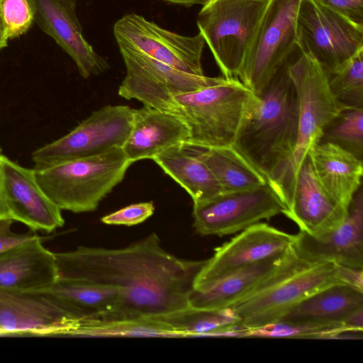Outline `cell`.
<instances>
[{"instance_id":"13","label":"cell","mask_w":363,"mask_h":363,"mask_svg":"<svg viewBox=\"0 0 363 363\" xmlns=\"http://www.w3.org/2000/svg\"><path fill=\"white\" fill-rule=\"evenodd\" d=\"M284 209L279 196L267 182L247 190L220 193L194 203L193 225L201 235L223 237L240 233L262 220H269Z\"/></svg>"},{"instance_id":"4","label":"cell","mask_w":363,"mask_h":363,"mask_svg":"<svg viewBox=\"0 0 363 363\" xmlns=\"http://www.w3.org/2000/svg\"><path fill=\"white\" fill-rule=\"evenodd\" d=\"M174 113L187 124L192 145L202 148L231 146L257 96L238 78L174 97Z\"/></svg>"},{"instance_id":"32","label":"cell","mask_w":363,"mask_h":363,"mask_svg":"<svg viewBox=\"0 0 363 363\" xmlns=\"http://www.w3.org/2000/svg\"><path fill=\"white\" fill-rule=\"evenodd\" d=\"M319 142L336 145L363 160V108L343 109L324 128Z\"/></svg>"},{"instance_id":"5","label":"cell","mask_w":363,"mask_h":363,"mask_svg":"<svg viewBox=\"0 0 363 363\" xmlns=\"http://www.w3.org/2000/svg\"><path fill=\"white\" fill-rule=\"evenodd\" d=\"M131 164L117 148L33 169L42 189L61 210L85 213L97 208Z\"/></svg>"},{"instance_id":"26","label":"cell","mask_w":363,"mask_h":363,"mask_svg":"<svg viewBox=\"0 0 363 363\" xmlns=\"http://www.w3.org/2000/svg\"><path fill=\"white\" fill-rule=\"evenodd\" d=\"M361 309H363V292L336 284L306 298L279 321L346 325V320Z\"/></svg>"},{"instance_id":"11","label":"cell","mask_w":363,"mask_h":363,"mask_svg":"<svg viewBox=\"0 0 363 363\" xmlns=\"http://www.w3.org/2000/svg\"><path fill=\"white\" fill-rule=\"evenodd\" d=\"M119 50L126 74L119 86L118 95L159 110L174 113L175 96L218 84L226 79L189 74L140 53Z\"/></svg>"},{"instance_id":"30","label":"cell","mask_w":363,"mask_h":363,"mask_svg":"<svg viewBox=\"0 0 363 363\" xmlns=\"http://www.w3.org/2000/svg\"><path fill=\"white\" fill-rule=\"evenodd\" d=\"M335 99L345 108H363V49L339 69L326 73Z\"/></svg>"},{"instance_id":"37","label":"cell","mask_w":363,"mask_h":363,"mask_svg":"<svg viewBox=\"0 0 363 363\" xmlns=\"http://www.w3.org/2000/svg\"><path fill=\"white\" fill-rule=\"evenodd\" d=\"M1 149L0 148V220L10 218L6 203L4 187V175L1 166Z\"/></svg>"},{"instance_id":"35","label":"cell","mask_w":363,"mask_h":363,"mask_svg":"<svg viewBox=\"0 0 363 363\" xmlns=\"http://www.w3.org/2000/svg\"><path fill=\"white\" fill-rule=\"evenodd\" d=\"M353 23L363 26V0H315Z\"/></svg>"},{"instance_id":"10","label":"cell","mask_w":363,"mask_h":363,"mask_svg":"<svg viewBox=\"0 0 363 363\" xmlns=\"http://www.w3.org/2000/svg\"><path fill=\"white\" fill-rule=\"evenodd\" d=\"M134 112L135 109L123 105H107L93 111L63 137L34 150V167L122 148L130 131Z\"/></svg>"},{"instance_id":"22","label":"cell","mask_w":363,"mask_h":363,"mask_svg":"<svg viewBox=\"0 0 363 363\" xmlns=\"http://www.w3.org/2000/svg\"><path fill=\"white\" fill-rule=\"evenodd\" d=\"M292 248L282 256L240 269L203 289H192L189 296V306L207 310L230 308L274 274L286 262Z\"/></svg>"},{"instance_id":"27","label":"cell","mask_w":363,"mask_h":363,"mask_svg":"<svg viewBox=\"0 0 363 363\" xmlns=\"http://www.w3.org/2000/svg\"><path fill=\"white\" fill-rule=\"evenodd\" d=\"M200 157L219 184L221 193L247 190L267 183L233 145L202 148Z\"/></svg>"},{"instance_id":"23","label":"cell","mask_w":363,"mask_h":363,"mask_svg":"<svg viewBox=\"0 0 363 363\" xmlns=\"http://www.w3.org/2000/svg\"><path fill=\"white\" fill-rule=\"evenodd\" d=\"M308 154L323 187L342 206L349 208L362 186L363 160L327 142L317 143Z\"/></svg>"},{"instance_id":"33","label":"cell","mask_w":363,"mask_h":363,"mask_svg":"<svg viewBox=\"0 0 363 363\" xmlns=\"http://www.w3.org/2000/svg\"><path fill=\"white\" fill-rule=\"evenodd\" d=\"M0 11L9 40L24 34L34 21L30 0H0Z\"/></svg>"},{"instance_id":"28","label":"cell","mask_w":363,"mask_h":363,"mask_svg":"<svg viewBox=\"0 0 363 363\" xmlns=\"http://www.w3.org/2000/svg\"><path fill=\"white\" fill-rule=\"evenodd\" d=\"M67 336L182 337L171 326L152 318L117 320L81 319L75 323Z\"/></svg>"},{"instance_id":"7","label":"cell","mask_w":363,"mask_h":363,"mask_svg":"<svg viewBox=\"0 0 363 363\" xmlns=\"http://www.w3.org/2000/svg\"><path fill=\"white\" fill-rule=\"evenodd\" d=\"M269 0H211L197 16L199 33L223 77L238 78Z\"/></svg>"},{"instance_id":"6","label":"cell","mask_w":363,"mask_h":363,"mask_svg":"<svg viewBox=\"0 0 363 363\" xmlns=\"http://www.w3.org/2000/svg\"><path fill=\"white\" fill-rule=\"evenodd\" d=\"M298 101L296 148L278 196L285 209L292 196L300 165L309 150L319 142L327 124L343 109L332 95L325 70L310 55L301 53L288 65Z\"/></svg>"},{"instance_id":"20","label":"cell","mask_w":363,"mask_h":363,"mask_svg":"<svg viewBox=\"0 0 363 363\" xmlns=\"http://www.w3.org/2000/svg\"><path fill=\"white\" fill-rule=\"evenodd\" d=\"M189 138V127L181 116L144 106L135 109L132 127L122 150L133 163L152 159L174 145L188 143Z\"/></svg>"},{"instance_id":"16","label":"cell","mask_w":363,"mask_h":363,"mask_svg":"<svg viewBox=\"0 0 363 363\" xmlns=\"http://www.w3.org/2000/svg\"><path fill=\"white\" fill-rule=\"evenodd\" d=\"M30 1L34 21L72 58L83 78L100 75L110 68L83 35L77 0Z\"/></svg>"},{"instance_id":"38","label":"cell","mask_w":363,"mask_h":363,"mask_svg":"<svg viewBox=\"0 0 363 363\" xmlns=\"http://www.w3.org/2000/svg\"><path fill=\"white\" fill-rule=\"evenodd\" d=\"M164 1L177 4L182 5L184 6H191L194 5H201L203 6L211 0H163Z\"/></svg>"},{"instance_id":"18","label":"cell","mask_w":363,"mask_h":363,"mask_svg":"<svg viewBox=\"0 0 363 363\" xmlns=\"http://www.w3.org/2000/svg\"><path fill=\"white\" fill-rule=\"evenodd\" d=\"M294 248L308 262H331L363 269V190L355 193L344 222L320 236L300 230L295 235Z\"/></svg>"},{"instance_id":"8","label":"cell","mask_w":363,"mask_h":363,"mask_svg":"<svg viewBox=\"0 0 363 363\" xmlns=\"http://www.w3.org/2000/svg\"><path fill=\"white\" fill-rule=\"evenodd\" d=\"M301 0H269L238 79L257 96L289 63L297 48Z\"/></svg>"},{"instance_id":"34","label":"cell","mask_w":363,"mask_h":363,"mask_svg":"<svg viewBox=\"0 0 363 363\" xmlns=\"http://www.w3.org/2000/svg\"><path fill=\"white\" fill-rule=\"evenodd\" d=\"M155 211L152 202L131 204L104 216L101 221L107 225L133 226L150 218Z\"/></svg>"},{"instance_id":"15","label":"cell","mask_w":363,"mask_h":363,"mask_svg":"<svg viewBox=\"0 0 363 363\" xmlns=\"http://www.w3.org/2000/svg\"><path fill=\"white\" fill-rule=\"evenodd\" d=\"M77 320L45 295L0 288V336H66Z\"/></svg>"},{"instance_id":"2","label":"cell","mask_w":363,"mask_h":363,"mask_svg":"<svg viewBox=\"0 0 363 363\" xmlns=\"http://www.w3.org/2000/svg\"><path fill=\"white\" fill-rule=\"evenodd\" d=\"M257 95L233 147L279 193L297 140L298 101L288 65Z\"/></svg>"},{"instance_id":"25","label":"cell","mask_w":363,"mask_h":363,"mask_svg":"<svg viewBox=\"0 0 363 363\" xmlns=\"http://www.w3.org/2000/svg\"><path fill=\"white\" fill-rule=\"evenodd\" d=\"M202 147L187 143L174 145L152 160L190 195L194 203L208 200L221 189L200 157Z\"/></svg>"},{"instance_id":"1","label":"cell","mask_w":363,"mask_h":363,"mask_svg":"<svg viewBox=\"0 0 363 363\" xmlns=\"http://www.w3.org/2000/svg\"><path fill=\"white\" fill-rule=\"evenodd\" d=\"M57 279L116 287L118 309L104 318L136 319L169 314L189 307V296L206 260H189L166 251L155 233L122 248L79 246L55 252Z\"/></svg>"},{"instance_id":"24","label":"cell","mask_w":363,"mask_h":363,"mask_svg":"<svg viewBox=\"0 0 363 363\" xmlns=\"http://www.w3.org/2000/svg\"><path fill=\"white\" fill-rule=\"evenodd\" d=\"M30 292L50 297L78 320L106 317L116 311L121 302L116 287L77 280L57 279Z\"/></svg>"},{"instance_id":"9","label":"cell","mask_w":363,"mask_h":363,"mask_svg":"<svg viewBox=\"0 0 363 363\" xmlns=\"http://www.w3.org/2000/svg\"><path fill=\"white\" fill-rule=\"evenodd\" d=\"M296 45L326 73L343 67L363 49V26L315 0H301L296 17Z\"/></svg>"},{"instance_id":"12","label":"cell","mask_w":363,"mask_h":363,"mask_svg":"<svg viewBox=\"0 0 363 363\" xmlns=\"http://www.w3.org/2000/svg\"><path fill=\"white\" fill-rule=\"evenodd\" d=\"M119 50L140 53L178 70L204 75L201 58L205 41L201 33L183 35L131 13L113 25Z\"/></svg>"},{"instance_id":"17","label":"cell","mask_w":363,"mask_h":363,"mask_svg":"<svg viewBox=\"0 0 363 363\" xmlns=\"http://www.w3.org/2000/svg\"><path fill=\"white\" fill-rule=\"evenodd\" d=\"M4 196L9 218L32 230L51 233L64 225L61 209L39 185L34 169L1 155Z\"/></svg>"},{"instance_id":"29","label":"cell","mask_w":363,"mask_h":363,"mask_svg":"<svg viewBox=\"0 0 363 363\" xmlns=\"http://www.w3.org/2000/svg\"><path fill=\"white\" fill-rule=\"evenodd\" d=\"M171 326L182 337L220 336L240 324L230 308L220 310L194 308L190 306L166 315L149 317Z\"/></svg>"},{"instance_id":"31","label":"cell","mask_w":363,"mask_h":363,"mask_svg":"<svg viewBox=\"0 0 363 363\" xmlns=\"http://www.w3.org/2000/svg\"><path fill=\"white\" fill-rule=\"evenodd\" d=\"M347 330H354L345 324H312L277 321L257 328H242L238 332V337L336 339L340 333Z\"/></svg>"},{"instance_id":"39","label":"cell","mask_w":363,"mask_h":363,"mask_svg":"<svg viewBox=\"0 0 363 363\" xmlns=\"http://www.w3.org/2000/svg\"><path fill=\"white\" fill-rule=\"evenodd\" d=\"M9 38L6 35L4 26L1 11H0V50L6 48L8 45Z\"/></svg>"},{"instance_id":"14","label":"cell","mask_w":363,"mask_h":363,"mask_svg":"<svg viewBox=\"0 0 363 363\" xmlns=\"http://www.w3.org/2000/svg\"><path fill=\"white\" fill-rule=\"evenodd\" d=\"M294 241L295 235L266 223L254 224L215 248L198 274L193 289H203L240 269L282 256Z\"/></svg>"},{"instance_id":"19","label":"cell","mask_w":363,"mask_h":363,"mask_svg":"<svg viewBox=\"0 0 363 363\" xmlns=\"http://www.w3.org/2000/svg\"><path fill=\"white\" fill-rule=\"evenodd\" d=\"M348 211L323 187L308 154L298 170L290 203L282 213L300 230L320 236L339 227Z\"/></svg>"},{"instance_id":"3","label":"cell","mask_w":363,"mask_h":363,"mask_svg":"<svg viewBox=\"0 0 363 363\" xmlns=\"http://www.w3.org/2000/svg\"><path fill=\"white\" fill-rule=\"evenodd\" d=\"M343 284L339 264L308 262L293 248L283 265L253 293L233 305L245 328H257L281 320L300 302L333 284Z\"/></svg>"},{"instance_id":"36","label":"cell","mask_w":363,"mask_h":363,"mask_svg":"<svg viewBox=\"0 0 363 363\" xmlns=\"http://www.w3.org/2000/svg\"><path fill=\"white\" fill-rule=\"evenodd\" d=\"M14 221L11 218L0 220V254L38 235L29 233H17L11 230Z\"/></svg>"},{"instance_id":"21","label":"cell","mask_w":363,"mask_h":363,"mask_svg":"<svg viewBox=\"0 0 363 363\" xmlns=\"http://www.w3.org/2000/svg\"><path fill=\"white\" fill-rule=\"evenodd\" d=\"M58 279L55 252L35 237L0 254V288L30 292Z\"/></svg>"}]
</instances>
